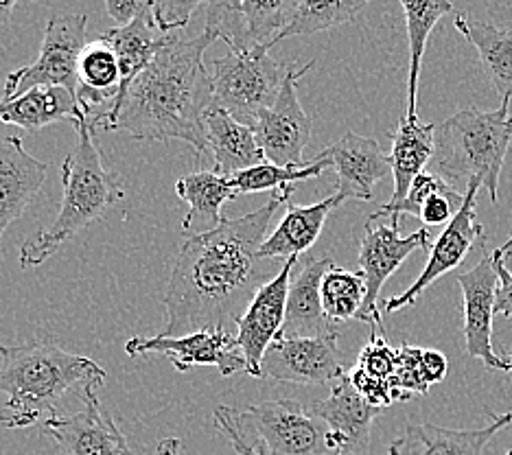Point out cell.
Listing matches in <instances>:
<instances>
[{"instance_id": "6da1fadb", "label": "cell", "mask_w": 512, "mask_h": 455, "mask_svg": "<svg viewBox=\"0 0 512 455\" xmlns=\"http://www.w3.org/2000/svg\"><path fill=\"white\" fill-rule=\"evenodd\" d=\"M292 186L276 191L259 210L226 219L213 230L184 235L162 298L167 324L160 335L184 337L202 329H230L252 298L281 272L259 254L272 219L292 202Z\"/></svg>"}, {"instance_id": "7a4b0ae2", "label": "cell", "mask_w": 512, "mask_h": 455, "mask_svg": "<svg viewBox=\"0 0 512 455\" xmlns=\"http://www.w3.org/2000/svg\"><path fill=\"white\" fill-rule=\"evenodd\" d=\"M219 38L204 31L193 40L169 35L151 64L134 79L119 108L101 121V130L125 132L134 140H182L197 156L208 151L204 119L213 108L208 46Z\"/></svg>"}, {"instance_id": "3957f363", "label": "cell", "mask_w": 512, "mask_h": 455, "mask_svg": "<svg viewBox=\"0 0 512 455\" xmlns=\"http://www.w3.org/2000/svg\"><path fill=\"white\" fill-rule=\"evenodd\" d=\"M106 370L90 357L68 353L53 340L0 346V392L9 396L0 410V425L29 427L57 414L71 390L97 388Z\"/></svg>"}, {"instance_id": "277c9868", "label": "cell", "mask_w": 512, "mask_h": 455, "mask_svg": "<svg viewBox=\"0 0 512 455\" xmlns=\"http://www.w3.org/2000/svg\"><path fill=\"white\" fill-rule=\"evenodd\" d=\"M73 125L77 132V143L62 165L64 197L60 213H57L49 228L36 232L22 243L20 265L25 270L51 259L68 239H73L77 232L95 224L97 219L108 213L112 204L123 200L125 195L114 173L106 167V160H103L95 143V136H92L95 130L88 123L86 114L79 112Z\"/></svg>"}, {"instance_id": "5b68a950", "label": "cell", "mask_w": 512, "mask_h": 455, "mask_svg": "<svg viewBox=\"0 0 512 455\" xmlns=\"http://www.w3.org/2000/svg\"><path fill=\"white\" fill-rule=\"evenodd\" d=\"M510 99L504 97L499 108L491 112L464 108L436 125L434 162L442 178L458 191L460 184L467 191L469 182H477L488 191L495 206L499 202V175L512 143Z\"/></svg>"}, {"instance_id": "8992f818", "label": "cell", "mask_w": 512, "mask_h": 455, "mask_svg": "<svg viewBox=\"0 0 512 455\" xmlns=\"http://www.w3.org/2000/svg\"><path fill=\"white\" fill-rule=\"evenodd\" d=\"M287 68L278 64L267 46L230 51L211 64L213 101L232 119L254 127L281 95Z\"/></svg>"}, {"instance_id": "52a82bcc", "label": "cell", "mask_w": 512, "mask_h": 455, "mask_svg": "<svg viewBox=\"0 0 512 455\" xmlns=\"http://www.w3.org/2000/svg\"><path fill=\"white\" fill-rule=\"evenodd\" d=\"M239 416L254 429L263 455H342L324 420L296 399L254 403Z\"/></svg>"}, {"instance_id": "ba28073f", "label": "cell", "mask_w": 512, "mask_h": 455, "mask_svg": "<svg viewBox=\"0 0 512 455\" xmlns=\"http://www.w3.org/2000/svg\"><path fill=\"white\" fill-rule=\"evenodd\" d=\"M86 14H53L46 22L36 62L14 70L5 81L3 101L16 99L33 88H66L77 97V64L86 46Z\"/></svg>"}, {"instance_id": "9c48e42d", "label": "cell", "mask_w": 512, "mask_h": 455, "mask_svg": "<svg viewBox=\"0 0 512 455\" xmlns=\"http://www.w3.org/2000/svg\"><path fill=\"white\" fill-rule=\"evenodd\" d=\"M480 189L482 186L477 182H469L458 215L449 221L447 228L442 230V235L436 239L432 248H429L425 270L403 291V294L388 298L386 305H383V311L394 313L405 307H412L429 285H434L440 276H445L451 270H456L458 265H462L464 259L471 254V250L484 248L486 235L482 224L477 221V191Z\"/></svg>"}, {"instance_id": "30bf717a", "label": "cell", "mask_w": 512, "mask_h": 455, "mask_svg": "<svg viewBox=\"0 0 512 455\" xmlns=\"http://www.w3.org/2000/svg\"><path fill=\"white\" fill-rule=\"evenodd\" d=\"M432 237L429 230L421 228L412 232L410 237L399 235V226L394 224H377V221H366V232L362 245H359V272L366 280V302L364 309L359 311L357 320L375 326V331L386 333L383 329V318L379 311V294L386 280L399 270L403 261L416 250H429Z\"/></svg>"}, {"instance_id": "8fae6325", "label": "cell", "mask_w": 512, "mask_h": 455, "mask_svg": "<svg viewBox=\"0 0 512 455\" xmlns=\"http://www.w3.org/2000/svg\"><path fill=\"white\" fill-rule=\"evenodd\" d=\"M313 66H316V62H307L305 66H287L281 95L252 127L265 160L276 167L302 165V154H305L311 140V119L300 105L298 81Z\"/></svg>"}, {"instance_id": "7c38bea8", "label": "cell", "mask_w": 512, "mask_h": 455, "mask_svg": "<svg viewBox=\"0 0 512 455\" xmlns=\"http://www.w3.org/2000/svg\"><path fill=\"white\" fill-rule=\"evenodd\" d=\"M125 353L130 357L160 353L169 357L178 372L217 368L224 377H232L237 372L248 375V364L239 350L237 335H232L230 329H202L184 337H132L125 344Z\"/></svg>"}, {"instance_id": "4fadbf2b", "label": "cell", "mask_w": 512, "mask_h": 455, "mask_svg": "<svg viewBox=\"0 0 512 455\" xmlns=\"http://www.w3.org/2000/svg\"><path fill=\"white\" fill-rule=\"evenodd\" d=\"M337 340H340V333L322 337L278 335L263 355V377L298 385L340 381L346 375V368Z\"/></svg>"}, {"instance_id": "5bb4252c", "label": "cell", "mask_w": 512, "mask_h": 455, "mask_svg": "<svg viewBox=\"0 0 512 455\" xmlns=\"http://www.w3.org/2000/svg\"><path fill=\"white\" fill-rule=\"evenodd\" d=\"M458 285L464 300V348L491 372H512V353L497 355L493 346V320L499 276L493 254H486L473 270L460 274Z\"/></svg>"}, {"instance_id": "9a60e30c", "label": "cell", "mask_w": 512, "mask_h": 455, "mask_svg": "<svg viewBox=\"0 0 512 455\" xmlns=\"http://www.w3.org/2000/svg\"><path fill=\"white\" fill-rule=\"evenodd\" d=\"M79 396L84 410L73 416L44 418L42 434L49 436L64 455H132L127 438L99 403L97 388H86Z\"/></svg>"}, {"instance_id": "2e32d148", "label": "cell", "mask_w": 512, "mask_h": 455, "mask_svg": "<svg viewBox=\"0 0 512 455\" xmlns=\"http://www.w3.org/2000/svg\"><path fill=\"white\" fill-rule=\"evenodd\" d=\"M296 263H300L298 256L287 259L270 283H265L248 309L237 322V342L243 359L248 364L250 377H263L261 361L265 350L276 340L285 324L287 313V296L289 285H292V274L296 270Z\"/></svg>"}, {"instance_id": "e0dca14e", "label": "cell", "mask_w": 512, "mask_h": 455, "mask_svg": "<svg viewBox=\"0 0 512 455\" xmlns=\"http://www.w3.org/2000/svg\"><path fill=\"white\" fill-rule=\"evenodd\" d=\"M337 173L335 193L346 200L370 202L375 184L392 175L390 160L375 138L346 132L331 147L324 149Z\"/></svg>"}, {"instance_id": "ac0fdd59", "label": "cell", "mask_w": 512, "mask_h": 455, "mask_svg": "<svg viewBox=\"0 0 512 455\" xmlns=\"http://www.w3.org/2000/svg\"><path fill=\"white\" fill-rule=\"evenodd\" d=\"M307 407L311 414H316L331 429L342 455H359L368 449L372 423L383 412L381 407L370 405L355 390L348 375L335 381L329 399L311 403Z\"/></svg>"}, {"instance_id": "d6986e66", "label": "cell", "mask_w": 512, "mask_h": 455, "mask_svg": "<svg viewBox=\"0 0 512 455\" xmlns=\"http://www.w3.org/2000/svg\"><path fill=\"white\" fill-rule=\"evenodd\" d=\"M512 425V412L491 414L477 429H447L432 423L407 425L403 436L392 440L388 455H482L499 431Z\"/></svg>"}, {"instance_id": "ffe728a7", "label": "cell", "mask_w": 512, "mask_h": 455, "mask_svg": "<svg viewBox=\"0 0 512 455\" xmlns=\"http://www.w3.org/2000/svg\"><path fill=\"white\" fill-rule=\"evenodd\" d=\"M49 167L33 158L20 136L0 138V243L42 189Z\"/></svg>"}, {"instance_id": "44dd1931", "label": "cell", "mask_w": 512, "mask_h": 455, "mask_svg": "<svg viewBox=\"0 0 512 455\" xmlns=\"http://www.w3.org/2000/svg\"><path fill=\"white\" fill-rule=\"evenodd\" d=\"M331 256H320V259H305L300 263V270L292 276L287 296V313L285 324L278 335L283 337H322L337 331L327 313L322 309V278L333 267Z\"/></svg>"}, {"instance_id": "7402d4cb", "label": "cell", "mask_w": 512, "mask_h": 455, "mask_svg": "<svg viewBox=\"0 0 512 455\" xmlns=\"http://www.w3.org/2000/svg\"><path fill=\"white\" fill-rule=\"evenodd\" d=\"M204 132L208 151L215 158V171L226 175V178L265 162V154L252 127L232 119L217 105L206 112Z\"/></svg>"}, {"instance_id": "603a6c76", "label": "cell", "mask_w": 512, "mask_h": 455, "mask_svg": "<svg viewBox=\"0 0 512 455\" xmlns=\"http://www.w3.org/2000/svg\"><path fill=\"white\" fill-rule=\"evenodd\" d=\"M342 202L344 197H340L337 193L311 206H300V204L289 202L281 224H278V228L272 232V235H267L259 254L263 259H270V261H281V259L287 261L292 259V256H300L302 252H307L311 245L318 241L329 215Z\"/></svg>"}, {"instance_id": "cb8c5ba5", "label": "cell", "mask_w": 512, "mask_h": 455, "mask_svg": "<svg viewBox=\"0 0 512 455\" xmlns=\"http://www.w3.org/2000/svg\"><path fill=\"white\" fill-rule=\"evenodd\" d=\"M101 35L112 44V49L116 57H119V66H121L119 97H116L112 108L108 110V114H112L121 105L125 92L130 90L134 79L143 73V70L151 64V60L156 57V53L160 51V46L167 42L169 33H162L158 29L154 20V11H149V14L136 18L132 25L114 27ZM106 116H103V119H106Z\"/></svg>"}, {"instance_id": "d4e9b609", "label": "cell", "mask_w": 512, "mask_h": 455, "mask_svg": "<svg viewBox=\"0 0 512 455\" xmlns=\"http://www.w3.org/2000/svg\"><path fill=\"white\" fill-rule=\"evenodd\" d=\"M436 151V125H423L418 119L401 116L397 132L392 134L390 169L394 180V193L386 206L399 204L410 191L412 182L425 171V165L434 158Z\"/></svg>"}, {"instance_id": "484cf974", "label": "cell", "mask_w": 512, "mask_h": 455, "mask_svg": "<svg viewBox=\"0 0 512 455\" xmlns=\"http://www.w3.org/2000/svg\"><path fill=\"white\" fill-rule=\"evenodd\" d=\"M81 112L77 97L66 88H33L16 99H0V123L16 125L27 132H40L55 121L71 119Z\"/></svg>"}, {"instance_id": "4316f807", "label": "cell", "mask_w": 512, "mask_h": 455, "mask_svg": "<svg viewBox=\"0 0 512 455\" xmlns=\"http://www.w3.org/2000/svg\"><path fill=\"white\" fill-rule=\"evenodd\" d=\"M453 25L475 46L482 68L502 99L512 97V29H499L467 14H456Z\"/></svg>"}, {"instance_id": "83f0119b", "label": "cell", "mask_w": 512, "mask_h": 455, "mask_svg": "<svg viewBox=\"0 0 512 455\" xmlns=\"http://www.w3.org/2000/svg\"><path fill=\"white\" fill-rule=\"evenodd\" d=\"M176 195L189 204V213L182 221L184 235H189L195 221H204L206 230L217 228L224 221L221 206L239 197L232 189L230 178L215 169L182 175L176 182Z\"/></svg>"}, {"instance_id": "f1b7e54d", "label": "cell", "mask_w": 512, "mask_h": 455, "mask_svg": "<svg viewBox=\"0 0 512 455\" xmlns=\"http://www.w3.org/2000/svg\"><path fill=\"white\" fill-rule=\"evenodd\" d=\"M405 14L407 42H410V79H407V116L418 119V79H421L423 55L427 49V40L434 27L453 14L451 0H399Z\"/></svg>"}, {"instance_id": "f546056e", "label": "cell", "mask_w": 512, "mask_h": 455, "mask_svg": "<svg viewBox=\"0 0 512 455\" xmlns=\"http://www.w3.org/2000/svg\"><path fill=\"white\" fill-rule=\"evenodd\" d=\"M368 3L372 0H298L292 22L276 35L267 49H272L281 40L296 38V35L331 31L346 25V22H353Z\"/></svg>"}, {"instance_id": "4dcf8cb0", "label": "cell", "mask_w": 512, "mask_h": 455, "mask_svg": "<svg viewBox=\"0 0 512 455\" xmlns=\"http://www.w3.org/2000/svg\"><path fill=\"white\" fill-rule=\"evenodd\" d=\"M331 167V160L327 154L313 158V162H302V165H289V167H276L272 162H263V165H256L252 169L241 171L232 175L230 184L237 195H248V193H259V191H281L285 186L294 182H305L311 178H318Z\"/></svg>"}, {"instance_id": "1f68e13d", "label": "cell", "mask_w": 512, "mask_h": 455, "mask_svg": "<svg viewBox=\"0 0 512 455\" xmlns=\"http://www.w3.org/2000/svg\"><path fill=\"white\" fill-rule=\"evenodd\" d=\"M322 309L333 324L357 320L366 302V280L362 272L333 265L322 278Z\"/></svg>"}, {"instance_id": "d6a6232c", "label": "cell", "mask_w": 512, "mask_h": 455, "mask_svg": "<svg viewBox=\"0 0 512 455\" xmlns=\"http://www.w3.org/2000/svg\"><path fill=\"white\" fill-rule=\"evenodd\" d=\"M298 0H243V18L250 40L256 46H270L292 22Z\"/></svg>"}, {"instance_id": "836d02e7", "label": "cell", "mask_w": 512, "mask_h": 455, "mask_svg": "<svg viewBox=\"0 0 512 455\" xmlns=\"http://www.w3.org/2000/svg\"><path fill=\"white\" fill-rule=\"evenodd\" d=\"M204 31L215 33L230 46V51H246L256 46L243 18V0H208Z\"/></svg>"}, {"instance_id": "e575fe53", "label": "cell", "mask_w": 512, "mask_h": 455, "mask_svg": "<svg viewBox=\"0 0 512 455\" xmlns=\"http://www.w3.org/2000/svg\"><path fill=\"white\" fill-rule=\"evenodd\" d=\"M421 353L423 348L407 346L403 344L399 348V359H397V370H394V377L390 381V388L394 394V401L410 399L414 394H427L429 385L423 375L421 366Z\"/></svg>"}, {"instance_id": "d590c367", "label": "cell", "mask_w": 512, "mask_h": 455, "mask_svg": "<svg viewBox=\"0 0 512 455\" xmlns=\"http://www.w3.org/2000/svg\"><path fill=\"white\" fill-rule=\"evenodd\" d=\"M397 359H399V350L392 348L386 342V335L381 331H375L370 335V340L364 346L362 353H359L355 368L372 379L390 385L394 370H397Z\"/></svg>"}, {"instance_id": "8d00e7d4", "label": "cell", "mask_w": 512, "mask_h": 455, "mask_svg": "<svg viewBox=\"0 0 512 455\" xmlns=\"http://www.w3.org/2000/svg\"><path fill=\"white\" fill-rule=\"evenodd\" d=\"M208 0H154V20L162 33H171L189 25L193 14Z\"/></svg>"}, {"instance_id": "74e56055", "label": "cell", "mask_w": 512, "mask_h": 455, "mask_svg": "<svg viewBox=\"0 0 512 455\" xmlns=\"http://www.w3.org/2000/svg\"><path fill=\"white\" fill-rule=\"evenodd\" d=\"M213 420H215V427L219 434H224L228 438V442L232 445V449L237 451V455H263L259 449L250 445L246 436H243V431H241L243 423H241L239 410H235V407H226V405L217 407L213 414Z\"/></svg>"}, {"instance_id": "f35d334b", "label": "cell", "mask_w": 512, "mask_h": 455, "mask_svg": "<svg viewBox=\"0 0 512 455\" xmlns=\"http://www.w3.org/2000/svg\"><path fill=\"white\" fill-rule=\"evenodd\" d=\"M151 9H154V0H106V11L116 27L132 25L136 18L149 14Z\"/></svg>"}, {"instance_id": "ab89813d", "label": "cell", "mask_w": 512, "mask_h": 455, "mask_svg": "<svg viewBox=\"0 0 512 455\" xmlns=\"http://www.w3.org/2000/svg\"><path fill=\"white\" fill-rule=\"evenodd\" d=\"M491 254H493L495 270H497V276H499L497 298H495V315L512 318V272L506 267V256H502L497 250H493Z\"/></svg>"}, {"instance_id": "60d3db41", "label": "cell", "mask_w": 512, "mask_h": 455, "mask_svg": "<svg viewBox=\"0 0 512 455\" xmlns=\"http://www.w3.org/2000/svg\"><path fill=\"white\" fill-rule=\"evenodd\" d=\"M421 366H423V375L427 385H436L442 379L447 377V370H449V361L447 357L438 353L434 348H423L421 353Z\"/></svg>"}, {"instance_id": "b9f144b4", "label": "cell", "mask_w": 512, "mask_h": 455, "mask_svg": "<svg viewBox=\"0 0 512 455\" xmlns=\"http://www.w3.org/2000/svg\"><path fill=\"white\" fill-rule=\"evenodd\" d=\"M180 447H182L180 438H165L158 442L154 455H180Z\"/></svg>"}, {"instance_id": "7bdbcfd3", "label": "cell", "mask_w": 512, "mask_h": 455, "mask_svg": "<svg viewBox=\"0 0 512 455\" xmlns=\"http://www.w3.org/2000/svg\"><path fill=\"white\" fill-rule=\"evenodd\" d=\"M16 5H18V0H0V27L7 25L11 14H14Z\"/></svg>"}, {"instance_id": "ee69618b", "label": "cell", "mask_w": 512, "mask_h": 455, "mask_svg": "<svg viewBox=\"0 0 512 455\" xmlns=\"http://www.w3.org/2000/svg\"><path fill=\"white\" fill-rule=\"evenodd\" d=\"M499 254H502V256H510L512 254V235H510V239L506 241V243H502V245H499V248H495Z\"/></svg>"}, {"instance_id": "f6af8a7d", "label": "cell", "mask_w": 512, "mask_h": 455, "mask_svg": "<svg viewBox=\"0 0 512 455\" xmlns=\"http://www.w3.org/2000/svg\"><path fill=\"white\" fill-rule=\"evenodd\" d=\"M506 455H512V449H510V451H508V453H506Z\"/></svg>"}]
</instances>
